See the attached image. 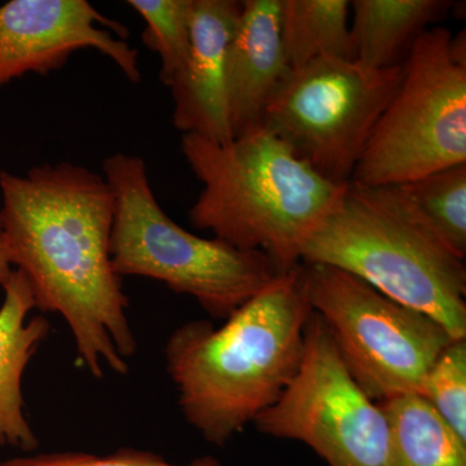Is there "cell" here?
<instances>
[{
    "label": "cell",
    "instance_id": "obj_19",
    "mask_svg": "<svg viewBox=\"0 0 466 466\" xmlns=\"http://www.w3.org/2000/svg\"><path fill=\"white\" fill-rule=\"evenodd\" d=\"M422 397L466 441V339H453L434 361Z\"/></svg>",
    "mask_w": 466,
    "mask_h": 466
},
{
    "label": "cell",
    "instance_id": "obj_4",
    "mask_svg": "<svg viewBox=\"0 0 466 466\" xmlns=\"http://www.w3.org/2000/svg\"><path fill=\"white\" fill-rule=\"evenodd\" d=\"M302 265L350 272L386 297L466 339V267L413 213L394 186L350 183L300 253Z\"/></svg>",
    "mask_w": 466,
    "mask_h": 466
},
{
    "label": "cell",
    "instance_id": "obj_13",
    "mask_svg": "<svg viewBox=\"0 0 466 466\" xmlns=\"http://www.w3.org/2000/svg\"><path fill=\"white\" fill-rule=\"evenodd\" d=\"M5 302L0 308V447L24 452L38 449L39 441L24 415L21 390L24 372L36 349L50 333V321L43 317L26 321L35 309L29 280L15 268L3 285Z\"/></svg>",
    "mask_w": 466,
    "mask_h": 466
},
{
    "label": "cell",
    "instance_id": "obj_17",
    "mask_svg": "<svg viewBox=\"0 0 466 466\" xmlns=\"http://www.w3.org/2000/svg\"><path fill=\"white\" fill-rule=\"evenodd\" d=\"M424 225L459 258L466 256V164L394 186Z\"/></svg>",
    "mask_w": 466,
    "mask_h": 466
},
{
    "label": "cell",
    "instance_id": "obj_2",
    "mask_svg": "<svg viewBox=\"0 0 466 466\" xmlns=\"http://www.w3.org/2000/svg\"><path fill=\"white\" fill-rule=\"evenodd\" d=\"M303 265L276 276L217 328L189 321L165 358L187 422L223 447L274 406L299 372L311 315Z\"/></svg>",
    "mask_w": 466,
    "mask_h": 466
},
{
    "label": "cell",
    "instance_id": "obj_14",
    "mask_svg": "<svg viewBox=\"0 0 466 466\" xmlns=\"http://www.w3.org/2000/svg\"><path fill=\"white\" fill-rule=\"evenodd\" d=\"M450 8L446 0L350 2L354 61L370 69L401 66L419 36Z\"/></svg>",
    "mask_w": 466,
    "mask_h": 466
},
{
    "label": "cell",
    "instance_id": "obj_3",
    "mask_svg": "<svg viewBox=\"0 0 466 466\" xmlns=\"http://www.w3.org/2000/svg\"><path fill=\"white\" fill-rule=\"evenodd\" d=\"M182 152L202 184L188 211L193 228L259 251L280 272L302 265L303 245L350 184L325 179L263 127L227 144L183 135Z\"/></svg>",
    "mask_w": 466,
    "mask_h": 466
},
{
    "label": "cell",
    "instance_id": "obj_10",
    "mask_svg": "<svg viewBox=\"0 0 466 466\" xmlns=\"http://www.w3.org/2000/svg\"><path fill=\"white\" fill-rule=\"evenodd\" d=\"M127 34L87 0H11L0 5V88L29 73L47 76L87 48L137 84L139 51L125 41Z\"/></svg>",
    "mask_w": 466,
    "mask_h": 466
},
{
    "label": "cell",
    "instance_id": "obj_15",
    "mask_svg": "<svg viewBox=\"0 0 466 466\" xmlns=\"http://www.w3.org/2000/svg\"><path fill=\"white\" fill-rule=\"evenodd\" d=\"M377 403L389 425L391 466H466V441L422 395Z\"/></svg>",
    "mask_w": 466,
    "mask_h": 466
},
{
    "label": "cell",
    "instance_id": "obj_11",
    "mask_svg": "<svg viewBox=\"0 0 466 466\" xmlns=\"http://www.w3.org/2000/svg\"><path fill=\"white\" fill-rule=\"evenodd\" d=\"M242 2L195 0L191 50L171 84L173 124L183 135L208 142H232L227 99V60L238 30Z\"/></svg>",
    "mask_w": 466,
    "mask_h": 466
},
{
    "label": "cell",
    "instance_id": "obj_8",
    "mask_svg": "<svg viewBox=\"0 0 466 466\" xmlns=\"http://www.w3.org/2000/svg\"><path fill=\"white\" fill-rule=\"evenodd\" d=\"M403 78V64L370 69L324 58L290 69L262 127L325 179L351 182L359 159Z\"/></svg>",
    "mask_w": 466,
    "mask_h": 466
},
{
    "label": "cell",
    "instance_id": "obj_20",
    "mask_svg": "<svg viewBox=\"0 0 466 466\" xmlns=\"http://www.w3.org/2000/svg\"><path fill=\"white\" fill-rule=\"evenodd\" d=\"M0 466H223L219 460L204 456L187 464H173L152 451L119 449L106 455L95 453L64 452L36 453L20 456L0 462Z\"/></svg>",
    "mask_w": 466,
    "mask_h": 466
},
{
    "label": "cell",
    "instance_id": "obj_12",
    "mask_svg": "<svg viewBox=\"0 0 466 466\" xmlns=\"http://www.w3.org/2000/svg\"><path fill=\"white\" fill-rule=\"evenodd\" d=\"M289 72L281 34V0H245L227 60L233 139L262 127L267 106Z\"/></svg>",
    "mask_w": 466,
    "mask_h": 466
},
{
    "label": "cell",
    "instance_id": "obj_5",
    "mask_svg": "<svg viewBox=\"0 0 466 466\" xmlns=\"http://www.w3.org/2000/svg\"><path fill=\"white\" fill-rule=\"evenodd\" d=\"M115 196L110 257L116 274L161 281L198 300L210 317L226 319L271 283L279 271L265 254L193 235L158 204L142 157L104 159Z\"/></svg>",
    "mask_w": 466,
    "mask_h": 466
},
{
    "label": "cell",
    "instance_id": "obj_16",
    "mask_svg": "<svg viewBox=\"0 0 466 466\" xmlns=\"http://www.w3.org/2000/svg\"><path fill=\"white\" fill-rule=\"evenodd\" d=\"M348 0H281V34L290 69L324 58L354 60Z\"/></svg>",
    "mask_w": 466,
    "mask_h": 466
},
{
    "label": "cell",
    "instance_id": "obj_1",
    "mask_svg": "<svg viewBox=\"0 0 466 466\" xmlns=\"http://www.w3.org/2000/svg\"><path fill=\"white\" fill-rule=\"evenodd\" d=\"M0 231L35 309L64 318L95 379L104 366L126 375L137 343L110 257L115 196L104 175L72 162L43 164L23 177L0 171Z\"/></svg>",
    "mask_w": 466,
    "mask_h": 466
},
{
    "label": "cell",
    "instance_id": "obj_9",
    "mask_svg": "<svg viewBox=\"0 0 466 466\" xmlns=\"http://www.w3.org/2000/svg\"><path fill=\"white\" fill-rule=\"evenodd\" d=\"M262 434L308 444L329 466H391L383 410L359 388L315 312L299 372L253 422Z\"/></svg>",
    "mask_w": 466,
    "mask_h": 466
},
{
    "label": "cell",
    "instance_id": "obj_6",
    "mask_svg": "<svg viewBox=\"0 0 466 466\" xmlns=\"http://www.w3.org/2000/svg\"><path fill=\"white\" fill-rule=\"evenodd\" d=\"M466 164V38L434 26L419 36L403 78L359 159L352 184L400 186Z\"/></svg>",
    "mask_w": 466,
    "mask_h": 466
},
{
    "label": "cell",
    "instance_id": "obj_18",
    "mask_svg": "<svg viewBox=\"0 0 466 466\" xmlns=\"http://www.w3.org/2000/svg\"><path fill=\"white\" fill-rule=\"evenodd\" d=\"M127 5L146 21L142 41L158 55L159 81L170 87L191 50L195 0H128Z\"/></svg>",
    "mask_w": 466,
    "mask_h": 466
},
{
    "label": "cell",
    "instance_id": "obj_21",
    "mask_svg": "<svg viewBox=\"0 0 466 466\" xmlns=\"http://www.w3.org/2000/svg\"><path fill=\"white\" fill-rule=\"evenodd\" d=\"M12 271L14 269H12L11 260H9L7 245H5V236L0 231V285L2 287L7 283Z\"/></svg>",
    "mask_w": 466,
    "mask_h": 466
},
{
    "label": "cell",
    "instance_id": "obj_7",
    "mask_svg": "<svg viewBox=\"0 0 466 466\" xmlns=\"http://www.w3.org/2000/svg\"><path fill=\"white\" fill-rule=\"evenodd\" d=\"M303 280L309 308L370 400L422 395L429 370L455 339L437 320L337 267L303 265Z\"/></svg>",
    "mask_w": 466,
    "mask_h": 466
}]
</instances>
